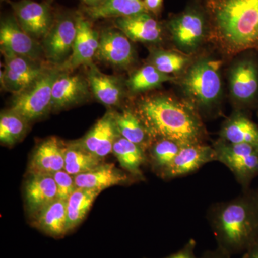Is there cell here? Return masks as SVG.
Returning a JSON list of instances; mask_svg holds the SVG:
<instances>
[{
  "label": "cell",
  "instance_id": "24",
  "mask_svg": "<svg viewBox=\"0 0 258 258\" xmlns=\"http://www.w3.org/2000/svg\"><path fill=\"white\" fill-rule=\"evenodd\" d=\"M35 227L52 237L68 233L67 202L56 200L35 215Z\"/></svg>",
  "mask_w": 258,
  "mask_h": 258
},
{
  "label": "cell",
  "instance_id": "39",
  "mask_svg": "<svg viewBox=\"0 0 258 258\" xmlns=\"http://www.w3.org/2000/svg\"><path fill=\"white\" fill-rule=\"evenodd\" d=\"M87 8H95L104 2V0H81Z\"/></svg>",
  "mask_w": 258,
  "mask_h": 258
},
{
  "label": "cell",
  "instance_id": "18",
  "mask_svg": "<svg viewBox=\"0 0 258 258\" xmlns=\"http://www.w3.org/2000/svg\"><path fill=\"white\" fill-rule=\"evenodd\" d=\"M99 45V35L91 23L78 16V30L72 55L61 70H74L82 66H91Z\"/></svg>",
  "mask_w": 258,
  "mask_h": 258
},
{
  "label": "cell",
  "instance_id": "21",
  "mask_svg": "<svg viewBox=\"0 0 258 258\" xmlns=\"http://www.w3.org/2000/svg\"><path fill=\"white\" fill-rule=\"evenodd\" d=\"M89 69L87 79L95 98L105 106H118L124 94L121 80L116 76L103 74L93 63L89 66Z\"/></svg>",
  "mask_w": 258,
  "mask_h": 258
},
{
  "label": "cell",
  "instance_id": "12",
  "mask_svg": "<svg viewBox=\"0 0 258 258\" xmlns=\"http://www.w3.org/2000/svg\"><path fill=\"white\" fill-rule=\"evenodd\" d=\"M11 5L24 31L36 40L43 39L54 22L50 7L31 0L15 2L11 3Z\"/></svg>",
  "mask_w": 258,
  "mask_h": 258
},
{
  "label": "cell",
  "instance_id": "4",
  "mask_svg": "<svg viewBox=\"0 0 258 258\" xmlns=\"http://www.w3.org/2000/svg\"><path fill=\"white\" fill-rule=\"evenodd\" d=\"M220 60L204 58L190 66L182 81V88L198 111L209 113L218 104L222 93Z\"/></svg>",
  "mask_w": 258,
  "mask_h": 258
},
{
  "label": "cell",
  "instance_id": "11",
  "mask_svg": "<svg viewBox=\"0 0 258 258\" xmlns=\"http://www.w3.org/2000/svg\"><path fill=\"white\" fill-rule=\"evenodd\" d=\"M215 161L216 154L212 146L205 143L185 144L161 178L171 180L189 175Z\"/></svg>",
  "mask_w": 258,
  "mask_h": 258
},
{
  "label": "cell",
  "instance_id": "16",
  "mask_svg": "<svg viewBox=\"0 0 258 258\" xmlns=\"http://www.w3.org/2000/svg\"><path fill=\"white\" fill-rule=\"evenodd\" d=\"M66 146L56 137L42 141L35 148L28 166L30 174H50L64 169Z\"/></svg>",
  "mask_w": 258,
  "mask_h": 258
},
{
  "label": "cell",
  "instance_id": "36",
  "mask_svg": "<svg viewBox=\"0 0 258 258\" xmlns=\"http://www.w3.org/2000/svg\"><path fill=\"white\" fill-rule=\"evenodd\" d=\"M144 3L147 11L157 14L161 9L163 0H144Z\"/></svg>",
  "mask_w": 258,
  "mask_h": 258
},
{
  "label": "cell",
  "instance_id": "8",
  "mask_svg": "<svg viewBox=\"0 0 258 258\" xmlns=\"http://www.w3.org/2000/svg\"><path fill=\"white\" fill-rule=\"evenodd\" d=\"M5 69L1 72L2 86L14 95L21 93L33 84L48 68L40 61L31 60L14 54H3Z\"/></svg>",
  "mask_w": 258,
  "mask_h": 258
},
{
  "label": "cell",
  "instance_id": "23",
  "mask_svg": "<svg viewBox=\"0 0 258 258\" xmlns=\"http://www.w3.org/2000/svg\"><path fill=\"white\" fill-rule=\"evenodd\" d=\"M77 188L92 189L101 193L111 186L123 184L128 176L113 164H101L92 170L74 176Z\"/></svg>",
  "mask_w": 258,
  "mask_h": 258
},
{
  "label": "cell",
  "instance_id": "38",
  "mask_svg": "<svg viewBox=\"0 0 258 258\" xmlns=\"http://www.w3.org/2000/svg\"><path fill=\"white\" fill-rule=\"evenodd\" d=\"M243 258H258V241L244 252Z\"/></svg>",
  "mask_w": 258,
  "mask_h": 258
},
{
  "label": "cell",
  "instance_id": "29",
  "mask_svg": "<svg viewBox=\"0 0 258 258\" xmlns=\"http://www.w3.org/2000/svg\"><path fill=\"white\" fill-rule=\"evenodd\" d=\"M102 160L73 142L66 146L64 169L71 175H79L101 165Z\"/></svg>",
  "mask_w": 258,
  "mask_h": 258
},
{
  "label": "cell",
  "instance_id": "5",
  "mask_svg": "<svg viewBox=\"0 0 258 258\" xmlns=\"http://www.w3.org/2000/svg\"><path fill=\"white\" fill-rule=\"evenodd\" d=\"M61 71L58 67L47 69L33 84L14 95L10 109L29 123L43 118L52 110V87Z\"/></svg>",
  "mask_w": 258,
  "mask_h": 258
},
{
  "label": "cell",
  "instance_id": "26",
  "mask_svg": "<svg viewBox=\"0 0 258 258\" xmlns=\"http://www.w3.org/2000/svg\"><path fill=\"white\" fill-rule=\"evenodd\" d=\"M85 13L93 20L124 18L147 13L144 0H104L95 8H85Z\"/></svg>",
  "mask_w": 258,
  "mask_h": 258
},
{
  "label": "cell",
  "instance_id": "28",
  "mask_svg": "<svg viewBox=\"0 0 258 258\" xmlns=\"http://www.w3.org/2000/svg\"><path fill=\"white\" fill-rule=\"evenodd\" d=\"M100 192L77 188L67 201L68 232L83 222Z\"/></svg>",
  "mask_w": 258,
  "mask_h": 258
},
{
  "label": "cell",
  "instance_id": "25",
  "mask_svg": "<svg viewBox=\"0 0 258 258\" xmlns=\"http://www.w3.org/2000/svg\"><path fill=\"white\" fill-rule=\"evenodd\" d=\"M114 117L120 137L140 146L145 151L149 149L154 139L135 111L114 112Z\"/></svg>",
  "mask_w": 258,
  "mask_h": 258
},
{
  "label": "cell",
  "instance_id": "14",
  "mask_svg": "<svg viewBox=\"0 0 258 258\" xmlns=\"http://www.w3.org/2000/svg\"><path fill=\"white\" fill-rule=\"evenodd\" d=\"M96 56L115 68L124 69L133 63L134 50L128 37L120 30L106 29L99 35Z\"/></svg>",
  "mask_w": 258,
  "mask_h": 258
},
{
  "label": "cell",
  "instance_id": "22",
  "mask_svg": "<svg viewBox=\"0 0 258 258\" xmlns=\"http://www.w3.org/2000/svg\"><path fill=\"white\" fill-rule=\"evenodd\" d=\"M220 136L230 143L249 144L258 149V126L242 112H235L224 122Z\"/></svg>",
  "mask_w": 258,
  "mask_h": 258
},
{
  "label": "cell",
  "instance_id": "13",
  "mask_svg": "<svg viewBox=\"0 0 258 258\" xmlns=\"http://www.w3.org/2000/svg\"><path fill=\"white\" fill-rule=\"evenodd\" d=\"M91 91L87 79L62 71L52 87V110L64 109L87 101Z\"/></svg>",
  "mask_w": 258,
  "mask_h": 258
},
{
  "label": "cell",
  "instance_id": "33",
  "mask_svg": "<svg viewBox=\"0 0 258 258\" xmlns=\"http://www.w3.org/2000/svg\"><path fill=\"white\" fill-rule=\"evenodd\" d=\"M189 62L186 56L171 51L157 50L150 57V64L163 74H176L184 69Z\"/></svg>",
  "mask_w": 258,
  "mask_h": 258
},
{
  "label": "cell",
  "instance_id": "35",
  "mask_svg": "<svg viewBox=\"0 0 258 258\" xmlns=\"http://www.w3.org/2000/svg\"><path fill=\"white\" fill-rule=\"evenodd\" d=\"M197 242L194 239H190L186 244L183 246L182 248L180 249L177 252L163 258H201L198 257L195 254Z\"/></svg>",
  "mask_w": 258,
  "mask_h": 258
},
{
  "label": "cell",
  "instance_id": "20",
  "mask_svg": "<svg viewBox=\"0 0 258 258\" xmlns=\"http://www.w3.org/2000/svg\"><path fill=\"white\" fill-rule=\"evenodd\" d=\"M24 188L29 213L35 216L40 210L57 200V186L50 174H30Z\"/></svg>",
  "mask_w": 258,
  "mask_h": 258
},
{
  "label": "cell",
  "instance_id": "1",
  "mask_svg": "<svg viewBox=\"0 0 258 258\" xmlns=\"http://www.w3.org/2000/svg\"><path fill=\"white\" fill-rule=\"evenodd\" d=\"M208 220L219 249L230 257L245 252L258 241V190L242 189L237 198L214 203Z\"/></svg>",
  "mask_w": 258,
  "mask_h": 258
},
{
  "label": "cell",
  "instance_id": "6",
  "mask_svg": "<svg viewBox=\"0 0 258 258\" xmlns=\"http://www.w3.org/2000/svg\"><path fill=\"white\" fill-rule=\"evenodd\" d=\"M216 161L222 163L231 171L242 189L250 188L258 176V149L246 144H232L218 139L212 145Z\"/></svg>",
  "mask_w": 258,
  "mask_h": 258
},
{
  "label": "cell",
  "instance_id": "34",
  "mask_svg": "<svg viewBox=\"0 0 258 258\" xmlns=\"http://www.w3.org/2000/svg\"><path fill=\"white\" fill-rule=\"evenodd\" d=\"M57 186V199L67 202L71 195L77 189L75 177L64 169L57 171L52 175Z\"/></svg>",
  "mask_w": 258,
  "mask_h": 258
},
{
  "label": "cell",
  "instance_id": "9",
  "mask_svg": "<svg viewBox=\"0 0 258 258\" xmlns=\"http://www.w3.org/2000/svg\"><path fill=\"white\" fill-rule=\"evenodd\" d=\"M0 45L3 54H14L36 61H40L44 56L42 44L24 31L13 16L2 20Z\"/></svg>",
  "mask_w": 258,
  "mask_h": 258
},
{
  "label": "cell",
  "instance_id": "19",
  "mask_svg": "<svg viewBox=\"0 0 258 258\" xmlns=\"http://www.w3.org/2000/svg\"><path fill=\"white\" fill-rule=\"evenodd\" d=\"M115 25L134 42L155 43L160 41L162 36L160 24L147 13L115 18Z\"/></svg>",
  "mask_w": 258,
  "mask_h": 258
},
{
  "label": "cell",
  "instance_id": "17",
  "mask_svg": "<svg viewBox=\"0 0 258 258\" xmlns=\"http://www.w3.org/2000/svg\"><path fill=\"white\" fill-rule=\"evenodd\" d=\"M231 95L236 102L246 105L258 93V69L253 61L245 59L234 64L230 73Z\"/></svg>",
  "mask_w": 258,
  "mask_h": 258
},
{
  "label": "cell",
  "instance_id": "10",
  "mask_svg": "<svg viewBox=\"0 0 258 258\" xmlns=\"http://www.w3.org/2000/svg\"><path fill=\"white\" fill-rule=\"evenodd\" d=\"M169 31L176 46L190 53L198 49L207 30V23L201 12L189 10L171 19Z\"/></svg>",
  "mask_w": 258,
  "mask_h": 258
},
{
  "label": "cell",
  "instance_id": "27",
  "mask_svg": "<svg viewBox=\"0 0 258 258\" xmlns=\"http://www.w3.org/2000/svg\"><path fill=\"white\" fill-rule=\"evenodd\" d=\"M112 153L125 170L134 176L142 177L141 167L147 161L143 148L120 137L113 144Z\"/></svg>",
  "mask_w": 258,
  "mask_h": 258
},
{
  "label": "cell",
  "instance_id": "32",
  "mask_svg": "<svg viewBox=\"0 0 258 258\" xmlns=\"http://www.w3.org/2000/svg\"><path fill=\"white\" fill-rule=\"evenodd\" d=\"M171 79L170 76L163 74L149 64L135 71L126 81V86L132 93H143L159 87Z\"/></svg>",
  "mask_w": 258,
  "mask_h": 258
},
{
  "label": "cell",
  "instance_id": "3",
  "mask_svg": "<svg viewBox=\"0 0 258 258\" xmlns=\"http://www.w3.org/2000/svg\"><path fill=\"white\" fill-rule=\"evenodd\" d=\"M213 21L230 50L258 47V0H216Z\"/></svg>",
  "mask_w": 258,
  "mask_h": 258
},
{
  "label": "cell",
  "instance_id": "7",
  "mask_svg": "<svg viewBox=\"0 0 258 258\" xmlns=\"http://www.w3.org/2000/svg\"><path fill=\"white\" fill-rule=\"evenodd\" d=\"M78 30V16L64 14L54 20L42 39L44 57L55 67H62L72 55Z\"/></svg>",
  "mask_w": 258,
  "mask_h": 258
},
{
  "label": "cell",
  "instance_id": "2",
  "mask_svg": "<svg viewBox=\"0 0 258 258\" xmlns=\"http://www.w3.org/2000/svg\"><path fill=\"white\" fill-rule=\"evenodd\" d=\"M154 140L168 139L185 144L204 143L206 129L201 115L191 104L157 95L137 103L135 111Z\"/></svg>",
  "mask_w": 258,
  "mask_h": 258
},
{
  "label": "cell",
  "instance_id": "31",
  "mask_svg": "<svg viewBox=\"0 0 258 258\" xmlns=\"http://www.w3.org/2000/svg\"><path fill=\"white\" fill-rule=\"evenodd\" d=\"M29 123L12 109L2 111L0 115V142L11 147L24 138Z\"/></svg>",
  "mask_w": 258,
  "mask_h": 258
},
{
  "label": "cell",
  "instance_id": "37",
  "mask_svg": "<svg viewBox=\"0 0 258 258\" xmlns=\"http://www.w3.org/2000/svg\"><path fill=\"white\" fill-rule=\"evenodd\" d=\"M201 258H231L230 256L217 247L212 250H207L204 252Z\"/></svg>",
  "mask_w": 258,
  "mask_h": 258
},
{
  "label": "cell",
  "instance_id": "30",
  "mask_svg": "<svg viewBox=\"0 0 258 258\" xmlns=\"http://www.w3.org/2000/svg\"><path fill=\"white\" fill-rule=\"evenodd\" d=\"M183 144L168 139H155L149 148L153 170L161 177L171 165Z\"/></svg>",
  "mask_w": 258,
  "mask_h": 258
},
{
  "label": "cell",
  "instance_id": "15",
  "mask_svg": "<svg viewBox=\"0 0 258 258\" xmlns=\"http://www.w3.org/2000/svg\"><path fill=\"white\" fill-rule=\"evenodd\" d=\"M119 137L114 112L108 111L82 139L75 142L87 152L103 159L111 154L113 144Z\"/></svg>",
  "mask_w": 258,
  "mask_h": 258
}]
</instances>
